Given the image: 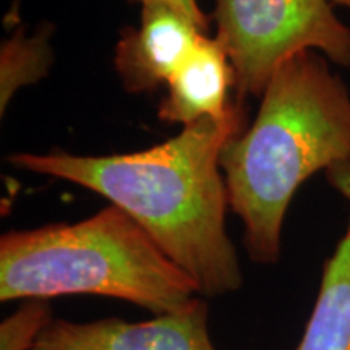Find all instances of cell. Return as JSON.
I'll list each match as a JSON object with an SVG mask.
<instances>
[{
    "label": "cell",
    "mask_w": 350,
    "mask_h": 350,
    "mask_svg": "<svg viewBox=\"0 0 350 350\" xmlns=\"http://www.w3.org/2000/svg\"><path fill=\"white\" fill-rule=\"evenodd\" d=\"M214 21L240 100L261 98L275 70L300 52L350 67V28L331 0H216Z\"/></svg>",
    "instance_id": "4"
},
{
    "label": "cell",
    "mask_w": 350,
    "mask_h": 350,
    "mask_svg": "<svg viewBox=\"0 0 350 350\" xmlns=\"http://www.w3.org/2000/svg\"><path fill=\"white\" fill-rule=\"evenodd\" d=\"M247 126L243 100L221 119L204 117L148 150L77 156L62 150L13 152L8 164L77 183L125 211L195 284L200 297L243 286L237 250L227 234L229 196L221 154Z\"/></svg>",
    "instance_id": "1"
},
{
    "label": "cell",
    "mask_w": 350,
    "mask_h": 350,
    "mask_svg": "<svg viewBox=\"0 0 350 350\" xmlns=\"http://www.w3.org/2000/svg\"><path fill=\"white\" fill-rule=\"evenodd\" d=\"M51 321L47 300H28L0 325V350H31Z\"/></svg>",
    "instance_id": "10"
},
{
    "label": "cell",
    "mask_w": 350,
    "mask_h": 350,
    "mask_svg": "<svg viewBox=\"0 0 350 350\" xmlns=\"http://www.w3.org/2000/svg\"><path fill=\"white\" fill-rule=\"evenodd\" d=\"M332 3H338V5H342V7H347L350 8V0H331Z\"/></svg>",
    "instance_id": "12"
},
{
    "label": "cell",
    "mask_w": 350,
    "mask_h": 350,
    "mask_svg": "<svg viewBox=\"0 0 350 350\" xmlns=\"http://www.w3.org/2000/svg\"><path fill=\"white\" fill-rule=\"evenodd\" d=\"M129 2L139 3V5L148 2H164L167 5H172L177 10H180L182 13H185L188 18L193 20L204 33H208L209 29V16L201 10L198 0H129Z\"/></svg>",
    "instance_id": "11"
},
{
    "label": "cell",
    "mask_w": 350,
    "mask_h": 350,
    "mask_svg": "<svg viewBox=\"0 0 350 350\" xmlns=\"http://www.w3.org/2000/svg\"><path fill=\"white\" fill-rule=\"evenodd\" d=\"M339 163H350L349 88L325 55L300 52L275 70L253 124L221 154L229 208L242 221L250 260L279 261L297 190Z\"/></svg>",
    "instance_id": "2"
},
{
    "label": "cell",
    "mask_w": 350,
    "mask_h": 350,
    "mask_svg": "<svg viewBox=\"0 0 350 350\" xmlns=\"http://www.w3.org/2000/svg\"><path fill=\"white\" fill-rule=\"evenodd\" d=\"M31 350H217L208 329V305L196 297L175 312L130 323L52 319Z\"/></svg>",
    "instance_id": "5"
},
{
    "label": "cell",
    "mask_w": 350,
    "mask_h": 350,
    "mask_svg": "<svg viewBox=\"0 0 350 350\" xmlns=\"http://www.w3.org/2000/svg\"><path fill=\"white\" fill-rule=\"evenodd\" d=\"M52 25L44 23L26 34L23 28L2 42L0 49V112L5 113L13 96L47 77L54 64L51 47Z\"/></svg>",
    "instance_id": "9"
},
{
    "label": "cell",
    "mask_w": 350,
    "mask_h": 350,
    "mask_svg": "<svg viewBox=\"0 0 350 350\" xmlns=\"http://www.w3.org/2000/svg\"><path fill=\"white\" fill-rule=\"evenodd\" d=\"M204 34L172 5L143 3L138 28H125L113 52V68L124 90L150 93L169 83Z\"/></svg>",
    "instance_id": "6"
},
{
    "label": "cell",
    "mask_w": 350,
    "mask_h": 350,
    "mask_svg": "<svg viewBox=\"0 0 350 350\" xmlns=\"http://www.w3.org/2000/svg\"><path fill=\"white\" fill-rule=\"evenodd\" d=\"M64 295L111 297L154 314L200 297L190 278L116 204L73 224L0 237V300Z\"/></svg>",
    "instance_id": "3"
},
{
    "label": "cell",
    "mask_w": 350,
    "mask_h": 350,
    "mask_svg": "<svg viewBox=\"0 0 350 350\" xmlns=\"http://www.w3.org/2000/svg\"><path fill=\"white\" fill-rule=\"evenodd\" d=\"M326 178L350 204V163L334 164ZM295 350H350V216L344 237L323 266L317 301Z\"/></svg>",
    "instance_id": "8"
},
{
    "label": "cell",
    "mask_w": 350,
    "mask_h": 350,
    "mask_svg": "<svg viewBox=\"0 0 350 350\" xmlns=\"http://www.w3.org/2000/svg\"><path fill=\"white\" fill-rule=\"evenodd\" d=\"M230 88L235 75L230 60L216 38L204 34L187 62L167 83V94L157 107L165 124L187 126L204 117L221 119L229 113Z\"/></svg>",
    "instance_id": "7"
}]
</instances>
